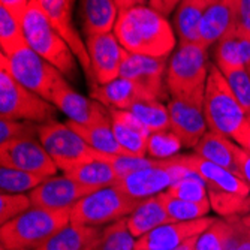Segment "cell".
<instances>
[{
    "instance_id": "cell-38",
    "label": "cell",
    "mask_w": 250,
    "mask_h": 250,
    "mask_svg": "<svg viewBox=\"0 0 250 250\" xmlns=\"http://www.w3.org/2000/svg\"><path fill=\"white\" fill-rule=\"evenodd\" d=\"M183 147V143L178 136L169 129V130H161L153 132L148 136L147 144V156L153 159H169L178 153V150Z\"/></svg>"
},
{
    "instance_id": "cell-8",
    "label": "cell",
    "mask_w": 250,
    "mask_h": 250,
    "mask_svg": "<svg viewBox=\"0 0 250 250\" xmlns=\"http://www.w3.org/2000/svg\"><path fill=\"white\" fill-rule=\"evenodd\" d=\"M57 108L20 84L8 69L0 66V119L45 123L54 120Z\"/></svg>"
},
{
    "instance_id": "cell-41",
    "label": "cell",
    "mask_w": 250,
    "mask_h": 250,
    "mask_svg": "<svg viewBox=\"0 0 250 250\" xmlns=\"http://www.w3.org/2000/svg\"><path fill=\"white\" fill-rule=\"evenodd\" d=\"M32 208V201L24 193H2L0 195V222L6 223L17 216Z\"/></svg>"
},
{
    "instance_id": "cell-54",
    "label": "cell",
    "mask_w": 250,
    "mask_h": 250,
    "mask_svg": "<svg viewBox=\"0 0 250 250\" xmlns=\"http://www.w3.org/2000/svg\"><path fill=\"white\" fill-rule=\"evenodd\" d=\"M135 250H144V249H135Z\"/></svg>"
},
{
    "instance_id": "cell-45",
    "label": "cell",
    "mask_w": 250,
    "mask_h": 250,
    "mask_svg": "<svg viewBox=\"0 0 250 250\" xmlns=\"http://www.w3.org/2000/svg\"><path fill=\"white\" fill-rule=\"evenodd\" d=\"M235 29L250 38V0H240Z\"/></svg>"
},
{
    "instance_id": "cell-6",
    "label": "cell",
    "mask_w": 250,
    "mask_h": 250,
    "mask_svg": "<svg viewBox=\"0 0 250 250\" xmlns=\"http://www.w3.org/2000/svg\"><path fill=\"white\" fill-rule=\"evenodd\" d=\"M143 199L133 198L117 186L95 190L80 199L71 210V222L87 226L114 223L133 213Z\"/></svg>"
},
{
    "instance_id": "cell-20",
    "label": "cell",
    "mask_w": 250,
    "mask_h": 250,
    "mask_svg": "<svg viewBox=\"0 0 250 250\" xmlns=\"http://www.w3.org/2000/svg\"><path fill=\"white\" fill-rule=\"evenodd\" d=\"M240 0H214L206 9L201 21V43L208 50L237 27Z\"/></svg>"
},
{
    "instance_id": "cell-28",
    "label": "cell",
    "mask_w": 250,
    "mask_h": 250,
    "mask_svg": "<svg viewBox=\"0 0 250 250\" xmlns=\"http://www.w3.org/2000/svg\"><path fill=\"white\" fill-rule=\"evenodd\" d=\"M169 222L174 220L167 213L159 195H154L143 199L133 213L127 216V228L135 238H140Z\"/></svg>"
},
{
    "instance_id": "cell-55",
    "label": "cell",
    "mask_w": 250,
    "mask_h": 250,
    "mask_svg": "<svg viewBox=\"0 0 250 250\" xmlns=\"http://www.w3.org/2000/svg\"><path fill=\"white\" fill-rule=\"evenodd\" d=\"M38 2H39V0H38Z\"/></svg>"
},
{
    "instance_id": "cell-29",
    "label": "cell",
    "mask_w": 250,
    "mask_h": 250,
    "mask_svg": "<svg viewBox=\"0 0 250 250\" xmlns=\"http://www.w3.org/2000/svg\"><path fill=\"white\" fill-rule=\"evenodd\" d=\"M235 146V141L231 140L229 136H225L216 130L208 129L193 150L206 161H210L237 174Z\"/></svg>"
},
{
    "instance_id": "cell-23",
    "label": "cell",
    "mask_w": 250,
    "mask_h": 250,
    "mask_svg": "<svg viewBox=\"0 0 250 250\" xmlns=\"http://www.w3.org/2000/svg\"><path fill=\"white\" fill-rule=\"evenodd\" d=\"M81 29L85 38L111 33L120 9L116 0H81Z\"/></svg>"
},
{
    "instance_id": "cell-14",
    "label": "cell",
    "mask_w": 250,
    "mask_h": 250,
    "mask_svg": "<svg viewBox=\"0 0 250 250\" xmlns=\"http://www.w3.org/2000/svg\"><path fill=\"white\" fill-rule=\"evenodd\" d=\"M39 3L45 11V14H47L51 26L64 39V42L69 45V48L75 54L78 63L81 64V69L84 71L87 80L92 83V88H93L95 81H93L92 64H90L87 45L85 41H83L72 20V0H39Z\"/></svg>"
},
{
    "instance_id": "cell-40",
    "label": "cell",
    "mask_w": 250,
    "mask_h": 250,
    "mask_svg": "<svg viewBox=\"0 0 250 250\" xmlns=\"http://www.w3.org/2000/svg\"><path fill=\"white\" fill-rule=\"evenodd\" d=\"M39 126L29 120L0 119V144L22 138H39Z\"/></svg>"
},
{
    "instance_id": "cell-10",
    "label": "cell",
    "mask_w": 250,
    "mask_h": 250,
    "mask_svg": "<svg viewBox=\"0 0 250 250\" xmlns=\"http://www.w3.org/2000/svg\"><path fill=\"white\" fill-rule=\"evenodd\" d=\"M192 174L193 171L172 164L169 159H157L156 165L123 177L116 186L133 198L146 199L168 190L174 183Z\"/></svg>"
},
{
    "instance_id": "cell-17",
    "label": "cell",
    "mask_w": 250,
    "mask_h": 250,
    "mask_svg": "<svg viewBox=\"0 0 250 250\" xmlns=\"http://www.w3.org/2000/svg\"><path fill=\"white\" fill-rule=\"evenodd\" d=\"M172 164L181 165L190 171H193L196 175H199L208 189H216L226 193H235L241 196H250V186L246 181L237 175L235 172L226 169L220 165H216L210 161H206L204 157L193 154H175L169 157Z\"/></svg>"
},
{
    "instance_id": "cell-9",
    "label": "cell",
    "mask_w": 250,
    "mask_h": 250,
    "mask_svg": "<svg viewBox=\"0 0 250 250\" xmlns=\"http://www.w3.org/2000/svg\"><path fill=\"white\" fill-rule=\"evenodd\" d=\"M38 140L63 172L101 157V151L93 150L67 123L56 120L41 123Z\"/></svg>"
},
{
    "instance_id": "cell-25",
    "label": "cell",
    "mask_w": 250,
    "mask_h": 250,
    "mask_svg": "<svg viewBox=\"0 0 250 250\" xmlns=\"http://www.w3.org/2000/svg\"><path fill=\"white\" fill-rule=\"evenodd\" d=\"M101 232L99 226L71 222L36 250H93Z\"/></svg>"
},
{
    "instance_id": "cell-30",
    "label": "cell",
    "mask_w": 250,
    "mask_h": 250,
    "mask_svg": "<svg viewBox=\"0 0 250 250\" xmlns=\"http://www.w3.org/2000/svg\"><path fill=\"white\" fill-rule=\"evenodd\" d=\"M67 125L93 150L105 154H126V151L116 140V135L112 132L111 120L96 125H80L67 120Z\"/></svg>"
},
{
    "instance_id": "cell-26",
    "label": "cell",
    "mask_w": 250,
    "mask_h": 250,
    "mask_svg": "<svg viewBox=\"0 0 250 250\" xmlns=\"http://www.w3.org/2000/svg\"><path fill=\"white\" fill-rule=\"evenodd\" d=\"M64 175L92 190L116 186L120 181V175L111 165L108 161V154L105 153H101V157L81 164L69 172H64Z\"/></svg>"
},
{
    "instance_id": "cell-5",
    "label": "cell",
    "mask_w": 250,
    "mask_h": 250,
    "mask_svg": "<svg viewBox=\"0 0 250 250\" xmlns=\"http://www.w3.org/2000/svg\"><path fill=\"white\" fill-rule=\"evenodd\" d=\"M204 111L210 130L232 138L247 116L219 67L211 63L204 93Z\"/></svg>"
},
{
    "instance_id": "cell-36",
    "label": "cell",
    "mask_w": 250,
    "mask_h": 250,
    "mask_svg": "<svg viewBox=\"0 0 250 250\" xmlns=\"http://www.w3.org/2000/svg\"><path fill=\"white\" fill-rule=\"evenodd\" d=\"M232 225L229 217L225 220L214 219L208 228L193 241V250H225L229 240Z\"/></svg>"
},
{
    "instance_id": "cell-35",
    "label": "cell",
    "mask_w": 250,
    "mask_h": 250,
    "mask_svg": "<svg viewBox=\"0 0 250 250\" xmlns=\"http://www.w3.org/2000/svg\"><path fill=\"white\" fill-rule=\"evenodd\" d=\"M45 178L47 177L2 167L0 169V188H2V193H22L38 188Z\"/></svg>"
},
{
    "instance_id": "cell-43",
    "label": "cell",
    "mask_w": 250,
    "mask_h": 250,
    "mask_svg": "<svg viewBox=\"0 0 250 250\" xmlns=\"http://www.w3.org/2000/svg\"><path fill=\"white\" fill-rule=\"evenodd\" d=\"M232 231L225 250H250V228L240 216L229 217Z\"/></svg>"
},
{
    "instance_id": "cell-33",
    "label": "cell",
    "mask_w": 250,
    "mask_h": 250,
    "mask_svg": "<svg viewBox=\"0 0 250 250\" xmlns=\"http://www.w3.org/2000/svg\"><path fill=\"white\" fill-rule=\"evenodd\" d=\"M135 237L127 228V217L120 219L101 232L93 250H135Z\"/></svg>"
},
{
    "instance_id": "cell-31",
    "label": "cell",
    "mask_w": 250,
    "mask_h": 250,
    "mask_svg": "<svg viewBox=\"0 0 250 250\" xmlns=\"http://www.w3.org/2000/svg\"><path fill=\"white\" fill-rule=\"evenodd\" d=\"M127 111H130L150 130V133L171 129L168 106L161 101H140L133 104Z\"/></svg>"
},
{
    "instance_id": "cell-3",
    "label": "cell",
    "mask_w": 250,
    "mask_h": 250,
    "mask_svg": "<svg viewBox=\"0 0 250 250\" xmlns=\"http://www.w3.org/2000/svg\"><path fill=\"white\" fill-rule=\"evenodd\" d=\"M71 223V211L32 207L0 228V241L8 250H36Z\"/></svg>"
},
{
    "instance_id": "cell-27",
    "label": "cell",
    "mask_w": 250,
    "mask_h": 250,
    "mask_svg": "<svg viewBox=\"0 0 250 250\" xmlns=\"http://www.w3.org/2000/svg\"><path fill=\"white\" fill-rule=\"evenodd\" d=\"M208 5L207 0H181L172 17V27L178 42L201 43V21Z\"/></svg>"
},
{
    "instance_id": "cell-47",
    "label": "cell",
    "mask_w": 250,
    "mask_h": 250,
    "mask_svg": "<svg viewBox=\"0 0 250 250\" xmlns=\"http://www.w3.org/2000/svg\"><path fill=\"white\" fill-rule=\"evenodd\" d=\"M180 2L181 0H148V6L168 18L177 9Z\"/></svg>"
},
{
    "instance_id": "cell-37",
    "label": "cell",
    "mask_w": 250,
    "mask_h": 250,
    "mask_svg": "<svg viewBox=\"0 0 250 250\" xmlns=\"http://www.w3.org/2000/svg\"><path fill=\"white\" fill-rule=\"evenodd\" d=\"M167 192H169L171 195L186 199L190 202H198V204H210V198H208V188L206 185L199 175H196L195 172L183 180L174 183ZM211 206V204H210Z\"/></svg>"
},
{
    "instance_id": "cell-22",
    "label": "cell",
    "mask_w": 250,
    "mask_h": 250,
    "mask_svg": "<svg viewBox=\"0 0 250 250\" xmlns=\"http://www.w3.org/2000/svg\"><path fill=\"white\" fill-rule=\"evenodd\" d=\"M111 126L116 140L130 156H147L150 130L127 109L109 108Z\"/></svg>"
},
{
    "instance_id": "cell-32",
    "label": "cell",
    "mask_w": 250,
    "mask_h": 250,
    "mask_svg": "<svg viewBox=\"0 0 250 250\" xmlns=\"http://www.w3.org/2000/svg\"><path fill=\"white\" fill-rule=\"evenodd\" d=\"M0 42H2V53L6 56H12L29 47L21 20L3 6H0Z\"/></svg>"
},
{
    "instance_id": "cell-1",
    "label": "cell",
    "mask_w": 250,
    "mask_h": 250,
    "mask_svg": "<svg viewBox=\"0 0 250 250\" xmlns=\"http://www.w3.org/2000/svg\"><path fill=\"white\" fill-rule=\"evenodd\" d=\"M112 33L122 47L132 54L168 57L178 45L177 35L168 18L148 5L120 11Z\"/></svg>"
},
{
    "instance_id": "cell-21",
    "label": "cell",
    "mask_w": 250,
    "mask_h": 250,
    "mask_svg": "<svg viewBox=\"0 0 250 250\" xmlns=\"http://www.w3.org/2000/svg\"><path fill=\"white\" fill-rule=\"evenodd\" d=\"M90 96L105 106L116 109H129L140 101H159L144 85L123 77H119L104 85L93 87Z\"/></svg>"
},
{
    "instance_id": "cell-46",
    "label": "cell",
    "mask_w": 250,
    "mask_h": 250,
    "mask_svg": "<svg viewBox=\"0 0 250 250\" xmlns=\"http://www.w3.org/2000/svg\"><path fill=\"white\" fill-rule=\"evenodd\" d=\"M231 140H234L241 148H244L246 151L250 153V116L244 117L243 123L235 130V133L232 135Z\"/></svg>"
},
{
    "instance_id": "cell-19",
    "label": "cell",
    "mask_w": 250,
    "mask_h": 250,
    "mask_svg": "<svg viewBox=\"0 0 250 250\" xmlns=\"http://www.w3.org/2000/svg\"><path fill=\"white\" fill-rule=\"evenodd\" d=\"M167 67L168 57H150L127 53L122 64L120 77L136 81L150 90L159 101H165L168 98L165 83Z\"/></svg>"
},
{
    "instance_id": "cell-44",
    "label": "cell",
    "mask_w": 250,
    "mask_h": 250,
    "mask_svg": "<svg viewBox=\"0 0 250 250\" xmlns=\"http://www.w3.org/2000/svg\"><path fill=\"white\" fill-rule=\"evenodd\" d=\"M235 164H237V175H240L250 186V153L241 148L238 144L235 146Z\"/></svg>"
},
{
    "instance_id": "cell-24",
    "label": "cell",
    "mask_w": 250,
    "mask_h": 250,
    "mask_svg": "<svg viewBox=\"0 0 250 250\" xmlns=\"http://www.w3.org/2000/svg\"><path fill=\"white\" fill-rule=\"evenodd\" d=\"M214 64L220 71L231 67H249L250 64V38L237 29L225 35L213 47Z\"/></svg>"
},
{
    "instance_id": "cell-15",
    "label": "cell",
    "mask_w": 250,
    "mask_h": 250,
    "mask_svg": "<svg viewBox=\"0 0 250 250\" xmlns=\"http://www.w3.org/2000/svg\"><path fill=\"white\" fill-rule=\"evenodd\" d=\"M92 192L95 190L81 186L67 175H53L45 178L38 188L30 190L29 198L32 201V207L53 211H71L80 199Z\"/></svg>"
},
{
    "instance_id": "cell-2",
    "label": "cell",
    "mask_w": 250,
    "mask_h": 250,
    "mask_svg": "<svg viewBox=\"0 0 250 250\" xmlns=\"http://www.w3.org/2000/svg\"><path fill=\"white\" fill-rule=\"evenodd\" d=\"M21 22L29 47L57 67L66 78L74 81L78 75V60L69 45L51 26L47 14L38 0H30Z\"/></svg>"
},
{
    "instance_id": "cell-42",
    "label": "cell",
    "mask_w": 250,
    "mask_h": 250,
    "mask_svg": "<svg viewBox=\"0 0 250 250\" xmlns=\"http://www.w3.org/2000/svg\"><path fill=\"white\" fill-rule=\"evenodd\" d=\"M108 161L114 167L120 180L135 171H140L148 167L156 165L157 159L147 156H130V154H108Z\"/></svg>"
},
{
    "instance_id": "cell-49",
    "label": "cell",
    "mask_w": 250,
    "mask_h": 250,
    "mask_svg": "<svg viewBox=\"0 0 250 250\" xmlns=\"http://www.w3.org/2000/svg\"><path fill=\"white\" fill-rule=\"evenodd\" d=\"M147 0H116V5L120 11H125V9H130V8H135V6H141V5H146Z\"/></svg>"
},
{
    "instance_id": "cell-12",
    "label": "cell",
    "mask_w": 250,
    "mask_h": 250,
    "mask_svg": "<svg viewBox=\"0 0 250 250\" xmlns=\"http://www.w3.org/2000/svg\"><path fill=\"white\" fill-rule=\"evenodd\" d=\"M0 165L15 168L42 177H53L57 165L36 138H22L0 144Z\"/></svg>"
},
{
    "instance_id": "cell-4",
    "label": "cell",
    "mask_w": 250,
    "mask_h": 250,
    "mask_svg": "<svg viewBox=\"0 0 250 250\" xmlns=\"http://www.w3.org/2000/svg\"><path fill=\"white\" fill-rule=\"evenodd\" d=\"M208 71L207 47L196 42H178L167 67L168 93L171 98H181L206 88Z\"/></svg>"
},
{
    "instance_id": "cell-18",
    "label": "cell",
    "mask_w": 250,
    "mask_h": 250,
    "mask_svg": "<svg viewBox=\"0 0 250 250\" xmlns=\"http://www.w3.org/2000/svg\"><path fill=\"white\" fill-rule=\"evenodd\" d=\"M51 104L60 109L69 122L80 125H96L111 120L109 108L93 98H85L64 81L53 95Z\"/></svg>"
},
{
    "instance_id": "cell-13",
    "label": "cell",
    "mask_w": 250,
    "mask_h": 250,
    "mask_svg": "<svg viewBox=\"0 0 250 250\" xmlns=\"http://www.w3.org/2000/svg\"><path fill=\"white\" fill-rule=\"evenodd\" d=\"M85 45L92 64L95 85H104L120 77L122 64L127 51L114 33H105L85 38Z\"/></svg>"
},
{
    "instance_id": "cell-39",
    "label": "cell",
    "mask_w": 250,
    "mask_h": 250,
    "mask_svg": "<svg viewBox=\"0 0 250 250\" xmlns=\"http://www.w3.org/2000/svg\"><path fill=\"white\" fill-rule=\"evenodd\" d=\"M222 74L228 81L244 112L250 116V72L246 67H231V69H223Z\"/></svg>"
},
{
    "instance_id": "cell-52",
    "label": "cell",
    "mask_w": 250,
    "mask_h": 250,
    "mask_svg": "<svg viewBox=\"0 0 250 250\" xmlns=\"http://www.w3.org/2000/svg\"><path fill=\"white\" fill-rule=\"evenodd\" d=\"M207 2H210V3H211V2H214V0H207Z\"/></svg>"
},
{
    "instance_id": "cell-53",
    "label": "cell",
    "mask_w": 250,
    "mask_h": 250,
    "mask_svg": "<svg viewBox=\"0 0 250 250\" xmlns=\"http://www.w3.org/2000/svg\"><path fill=\"white\" fill-rule=\"evenodd\" d=\"M247 71H249V72H250V64H249V67H247Z\"/></svg>"
},
{
    "instance_id": "cell-34",
    "label": "cell",
    "mask_w": 250,
    "mask_h": 250,
    "mask_svg": "<svg viewBox=\"0 0 250 250\" xmlns=\"http://www.w3.org/2000/svg\"><path fill=\"white\" fill-rule=\"evenodd\" d=\"M159 198H161L164 207L167 210V213L169 214V217L174 222H181V220H195V219H201L206 217L207 213L211 210L210 204H198V202H190L186 199L177 198L174 195H171L169 192H162L159 193Z\"/></svg>"
},
{
    "instance_id": "cell-7",
    "label": "cell",
    "mask_w": 250,
    "mask_h": 250,
    "mask_svg": "<svg viewBox=\"0 0 250 250\" xmlns=\"http://www.w3.org/2000/svg\"><path fill=\"white\" fill-rule=\"evenodd\" d=\"M0 63L20 84L48 102L53 101V95L59 85L67 81L57 67L36 54L30 47L22 48L12 56L2 53Z\"/></svg>"
},
{
    "instance_id": "cell-16",
    "label": "cell",
    "mask_w": 250,
    "mask_h": 250,
    "mask_svg": "<svg viewBox=\"0 0 250 250\" xmlns=\"http://www.w3.org/2000/svg\"><path fill=\"white\" fill-rule=\"evenodd\" d=\"M211 217H201L195 220L169 222L151 232L136 238L135 249L144 250H177L196 235L202 234L213 223Z\"/></svg>"
},
{
    "instance_id": "cell-50",
    "label": "cell",
    "mask_w": 250,
    "mask_h": 250,
    "mask_svg": "<svg viewBox=\"0 0 250 250\" xmlns=\"http://www.w3.org/2000/svg\"><path fill=\"white\" fill-rule=\"evenodd\" d=\"M198 237V235H196ZM195 237V238H196ZM195 238H192L190 241H188L186 244H183V246H181L180 249H177V250H193V241H195Z\"/></svg>"
},
{
    "instance_id": "cell-51",
    "label": "cell",
    "mask_w": 250,
    "mask_h": 250,
    "mask_svg": "<svg viewBox=\"0 0 250 250\" xmlns=\"http://www.w3.org/2000/svg\"><path fill=\"white\" fill-rule=\"evenodd\" d=\"M2 250H8V249H6V247H3V246H2Z\"/></svg>"
},
{
    "instance_id": "cell-48",
    "label": "cell",
    "mask_w": 250,
    "mask_h": 250,
    "mask_svg": "<svg viewBox=\"0 0 250 250\" xmlns=\"http://www.w3.org/2000/svg\"><path fill=\"white\" fill-rule=\"evenodd\" d=\"M0 3L9 12H12L17 18L22 20V15H24L30 0H0Z\"/></svg>"
},
{
    "instance_id": "cell-11",
    "label": "cell",
    "mask_w": 250,
    "mask_h": 250,
    "mask_svg": "<svg viewBox=\"0 0 250 250\" xmlns=\"http://www.w3.org/2000/svg\"><path fill=\"white\" fill-rule=\"evenodd\" d=\"M204 93L206 88H201L189 96L171 98L167 105L171 130L181 140L183 147L195 148L208 130L206 111H204Z\"/></svg>"
}]
</instances>
